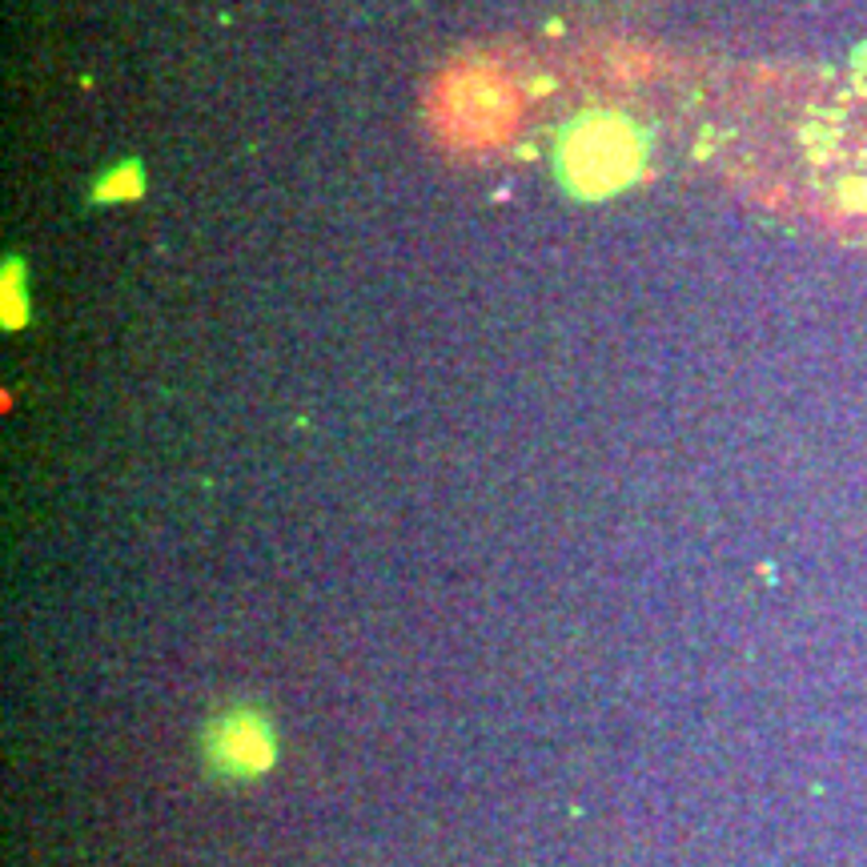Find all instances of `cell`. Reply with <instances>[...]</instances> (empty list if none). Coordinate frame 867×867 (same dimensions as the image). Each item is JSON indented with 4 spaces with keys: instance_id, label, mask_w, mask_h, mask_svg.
Returning a JSON list of instances; mask_svg holds the SVG:
<instances>
[{
    "instance_id": "6da1fadb",
    "label": "cell",
    "mask_w": 867,
    "mask_h": 867,
    "mask_svg": "<svg viewBox=\"0 0 867 867\" xmlns=\"http://www.w3.org/2000/svg\"><path fill=\"white\" fill-rule=\"evenodd\" d=\"M270 759H273L270 732L261 727L258 718L234 715L213 735V763L222 771H229V775H258V771L270 768Z\"/></svg>"
}]
</instances>
